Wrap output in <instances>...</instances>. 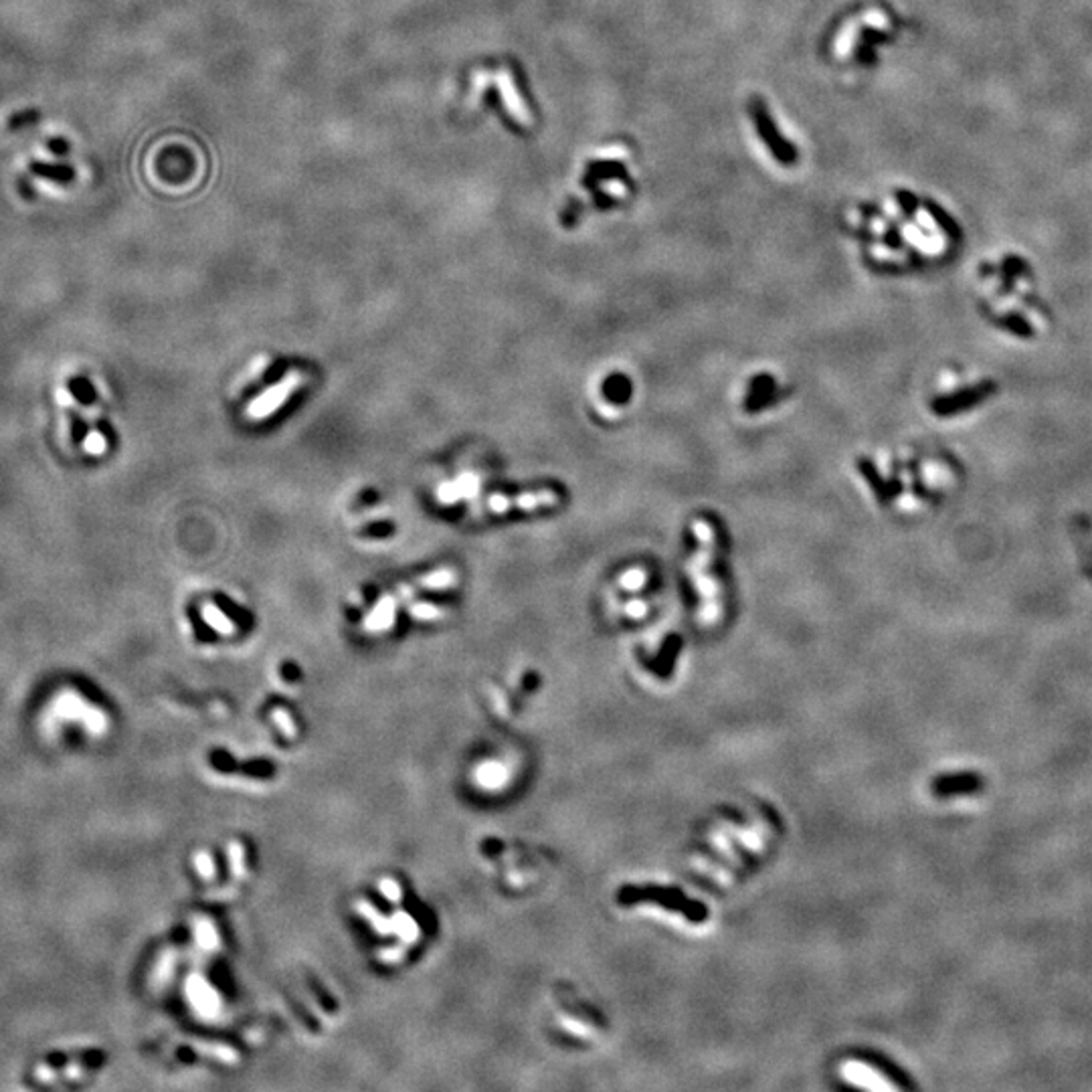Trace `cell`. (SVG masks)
Instances as JSON below:
<instances>
[{
  "instance_id": "6",
  "label": "cell",
  "mask_w": 1092,
  "mask_h": 1092,
  "mask_svg": "<svg viewBox=\"0 0 1092 1092\" xmlns=\"http://www.w3.org/2000/svg\"><path fill=\"white\" fill-rule=\"evenodd\" d=\"M985 393H989V386H979L977 391H965L961 393L959 399H949V401H941V403H934V411H941V415H947V413L957 411V409H963L967 405L977 403L979 399H983Z\"/></svg>"
},
{
  "instance_id": "8",
  "label": "cell",
  "mask_w": 1092,
  "mask_h": 1092,
  "mask_svg": "<svg viewBox=\"0 0 1092 1092\" xmlns=\"http://www.w3.org/2000/svg\"><path fill=\"white\" fill-rule=\"evenodd\" d=\"M203 615L208 621V625H212V628L219 629V632H229V629H231L229 628V619H225V615L220 613L215 605H204Z\"/></svg>"
},
{
  "instance_id": "3",
  "label": "cell",
  "mask_w": 1092,
  "mask_h": 1092,
  "mask_svg": "<svg viewBox=\"0 0 1092 1092\" xmlns=\"http://www.w3.org/2000/svg\"><path fill=\"white\" fill-rule=\"evenodd\" d=\"M985 789L983 777L977 773H955V775L937 777L933 781V793L937 797H959V795H975Z\"/></svg>"
},
{
  "instance_id": "4",
  "label": "cell",
  "mask_w": 1092,
  "mask_h": 1092,
  "mask_svg": "<svg viewBox=\"0 0 1092 1092\" xmlns=\"http://www.w3.org/2000/svg\"><path fill=\"white\" fill-rule=\"evenodd\" d=\"M298 382H299V374H290L286 381L279 382V385H275L274 389H270V391L263 395L262 401H255V403L251 405L249 417H253V419H259V417L270 415L274 409H278L279 405L286 401V397L290 395L291 391H294L295 386H298Z\"/></svg>"
},
{
  "instance_id": "2",
  "label": "cell",
  "mask_w": 1092,
  "mask_h": 1092,
  "mask_svg": "<svg viewBox=\"0 0 1092 1092\" xmlns=\"http://www.w3.org/2000/svg\"><path fill=\"white\" fill-rule=\"evenodd\" d=\"M839 1078L860 1088H876V1090H900L909 1086L902 1078L894 1076L888 1068L874 1062L866 1056H855L847 1058L846 1062L839 1064Z\"/></svg>"
},
{
  "instance_id": "1",
  "label": "cell",
  "mask_w": 1092,
  "mask_h": 1092,
  "mask_svg": "<svg viewBox=\"0 0 1092 1092\" xmlns=\"http://www.w3.org/2000/svg\"><path fill=\"white\" fill-rule=\"evenodd\" d=\"M777 835V819L760 807L752 814L727 811L711 822L700 850L694 854L692 868L698 876L715 886H731L760 860Z\"/></svg>"
},
{
  "instance_id": "7",
  "label": "cell",
  "mask_w": 1092,
  "mask_h": 1092,
  "mask_svg": "<svg viewBox=\"0 0 1092 1092\" xmlns=\"http://www.w3.org/2000/svg\"><path fill=\"white\" fill-rule=\"evenodd\" d=\"M84 451L89 453L93 457H100L108 451V437L100 431V429H89L88 433L84 435Z\"/></svg>"
},
{
  "instance_id": "5",
  "label": "cell",
  "mask_w": 1092,
  "mask_h": 1092,
  "mask_svg": "<svg viewBox=\"0 0 1092 1092\" xmlns=\"http://www.w3.org/2000/svg\"><path fill=\"white\" fill-rule=\"evenodd\" d=\"M500 73H502V75H498V77H496V85L500 88V96H504V100H506V108L510 109L512 116H514L516 120H522L524 124H526L528 113H526V109H524V104L520 101V96L516 93V88H514V84H512L510 75H508L506 71H500Z\"/></svg>"
}]
</instances>
